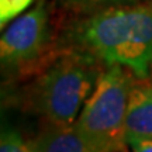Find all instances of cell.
<instances>
[{"mask_svg": "<svg viewBox=\"0 0 152 152\" xmlns=\"http://www.w3.org/2000/svg\"><path fill=\"white\" fill-rule=\"evenodd\" d=\"M58 49L93 55L106 66L123 65L138 79L152 68V0L79 17H59Z\"/></svg>", "mask_w": 152, "mask_h": 152, "instance_id": "6da1fadb", "label": "cell"}, {"mask_svg": "<svg viewBox=\"0 0 152 152\" xmlns=\"http://www.w3.org/2000/svg\"><path fill=\"white\" fill-rule=\"evenodd\" d=\"M104 68L90 54L59 49L28 80L9 86L14 87V96L9 97L21 110L37 115L39 123L73 125Z\"/></svg>", "mask_w": 152, "mask_h": 152, "instance_id": "7a4b0ae2", "label": "cell"}, {"mask_svg": "<svg viewBox=\"0 0 152 152\" xmlns=\"http://www.w3.org/2000/svg\"><path fill=\"white\" fill-rule=\"evenodd\" d=\"M55 10L52 0H37L3 31L0 38L3 87L28 80L59 51L56 47L59 17Z\"/></svg>", "mask_w": 152, "mask_h": 152, "instance_id": "3957f363", "label": "cell"}, {"mask_svg": "<svg viewBox=\"0 0 152 152\" xmlns=\"http://www.w3.org/2000/svg\"><path fill=\"white\" fill-rule=\"evenodd\" d=\"M135 76L123 65H109L82 107L73 127L90 152L127 151L125 118Z\"/></svg>", "mask_w": 152, "mask_h": 152, "instance_id": "277c9868", "label": "cell"}, {"mask_svg": "<svg viewBox=\"0 0 152 152\" xmlns=\"http://www.w3.org/2000/svg\"><path fill=\"white\" fill-rule=\"evenodd\" d=\"M130 138L152 140V82L137 77L128 99L125 142Z\"/></svg>", "mask_w": 152, "mask_h": 152, "instance_id": "5b68a950", "label": "cell"}, {"mask_svg": "<svg viewBox=\"0 0 152 152\" xmlns=\"http://www.w3.org/2000/svg\"><path fill=\"white\" fill-rule=\"evenodd\" d=\"M33 141L35 152H90L73 125L41 123Z\"/></svg>", "mask_w": 152, "mask_h": 152, "instance_id": "8992f818", "label": "cell"}, {"mask_svg": "<svg viewBox=\"0 0 152 152\" xmlns=\"http://www.w3.org/2000/svg\"><path fill=\"white\" fill-rule=\"evenodd\" d=\"M55 9L68 17L87 16L115 6L138 3V0H52Z\"/></svg>", "mask_w": 152, "mask_h": 152, "instance_id": "52a82bcc", "label": "cell"}, {"mask_svg": "<svg viewBox=\"0 0 152 152\" xmlns=\"http://www.w3.org/2000/svg\"><path fill=\"white\" fill-rule=\"evenodd\" d=\"M0 152H35L33 138H28L17 127L3 121Z\"/></svg>", "mask_w": 152, "mask_h": 152, "instance_id": "ba28073f", "label": "cell"}, {"mask_svg": "<svg viewBox=\"0 0 152 152\" xmlns=\"http://www.w3.org/2000/svg\"><path fill=\"white\" fill-rule=\"evenodd\" d=\"M37 0H0V26L4 28L10 21L21 16Z\"/></svg>", "mask_w": 152, "mask_h": 152, "instance_id": "9c48e42d", "label": "cell"}, {"mask_svg": "<svg viewBox=\"0 0 152 152\" xmlns=\"http://www.w3.org/2000/svg\"><path fill=\"white\" fill-rule=\"evenodd\" d=\"M127 147L131 149V152H152V140L130 138L127 140Z\"/></svg>", "mask_w": 152, "mask_h": 152, "instance_id": "30bf717a", "label": "cell"}, {"mask_svg": "<svg viewBox=\"0 0 152 152\" xmlns=\"http://www.w3.org/2000/svg\"><path fill=\"white\" fill-rule=\"evenodd\" d=\"M148 79L152 82V68H151V72H149V77H148Z\"/></svg>", "mask_w": 152, "mask_h": 152, "instance_id": "8fae6325", "label": "cell"}, {"mask_svg": "<svg viewBox=\"0 0 152 152\" xmlns=\"http://www.w3.org/2000/svg\"><path fill=\"white\" fill-rule=\"evenodd\" d=\"M123 152H127V151H123Z\"/></svg>", "mask_w": 152, "mask_h": 152, "instance_id": "7c38bea8", "label": "cell"}]
</instances>
